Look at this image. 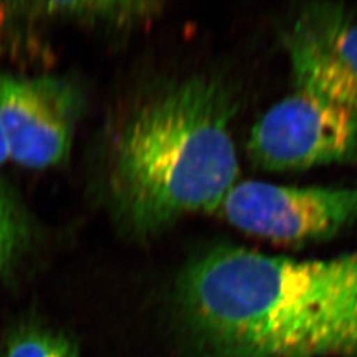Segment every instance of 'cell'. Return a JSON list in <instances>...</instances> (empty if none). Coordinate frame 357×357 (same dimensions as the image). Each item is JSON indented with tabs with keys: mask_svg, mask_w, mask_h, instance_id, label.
<instances>
[{
	"mask_svg": "<svg viewBox=\"0 0 357 357\" xmlns=\"http://www.w3.org/2000/svg\"><path fill=\"white\" fill-rule=\"evenodd\" d=\"M347 255L299 261L218 246L178 283L188 319L216 357H308V345Z\"/></svg>",
	"mask_w": 357,
	"mask_h": 357,
	"instance_id": "obj_2",
	"label": "cell"
},
{
	"mask_svg": "<svg viewBox=\"0 0 357 357\" xmlns=\"http://www.w3.org/2000/svg\"><path fill=\"white\" fill-rule=\"evenodd\" d=\"M0 357H78L65 337L43 330H26L13 337Z\"/></svg>",
	"mask_w": 357,
	"mask_h": 357,
	"instance_id": "obj_8",
	"label": "cell"
},
{
	"mask_svg": "<svg viewBox=\"0 0 357 357\" xmlns=\"http://www.w3.org/2000/svg\"><path fill=\"white\" fill-rule=\"evenodd\" d=\"M29 233L24 205L11 185L0 181V273L23 250Z\"/></svg>",
	"mask_w": 357,
	"mask_h": 357,
	"instance_id": "obj_7",
	"label": "cell"
},
{
	"mask_svg": "<svg viewBox=\"0 0 357 357\" xmlns=\"http://www.w3.org/2000/svg\"><path fill=\"white\" fill-rule=\"evenodd\" d=\"M237 107L234 88L215 75L142 100L110 155L109 197L125 229L150 237L188 213L220 209L240 171L230 130Z\"/></svg>",
	"mask_w": 357,
	"mask_h": 357,
	"instance_id": "obj_1",
	"label": "cell"
},
{
	"mask_svg": "<svg viewBox=\"0 0 357 357\" xmlns=\"http://www.w3.org/2000/svg\"><path fill=\"white\" fill-rule=\"evenodd\" d=\"M218 211L246 233L282 243H319L356 228L357 188L243 181Z\"/></svg>",
	"mask_w": 357,
	"mask_h": 357,
	"instance_id": "obj_3",
	"label": "cell"
},
{
	"mask_svg": "<svg viewBox=\"0 0 357 357\" xmlns=\"http://www.w3.org/2000/svg\"><path fill=\"white\" fill-rule=\"evenodd\" d=\"M7 159H10V153H8V149H7V144H6V139L3 137V132L0 130V166L3 163H6Z\"/></svg>",
	"mask_w": 357,
	"mask_h": 357,
	"instance_id": "obj_9",
	"label": "cell"
},
{
	"mask_svg": "<svg viewBox=\"0 0 357 357\" xmlns=\"http://www.w3.org/2000/svg\"><path fill=\"white\" fill-rule=\"evenodd\" d=\"M79 97L56 77L0 72V130L10 158L26 168H48L72 147Z\"/></svg>",
	"mask_w": 357,
	"mask_h": 357,
	"instance_id": "obj_5",
	"label": "cell"
},
{
	"mask_svg": "<svg viewBox=\"0 0 357 357\" xmlns=\"http://www.w3.org/2000/svg\"><path fill=\"white\" fill-rule=\"evenodd\" d=\"M248 149L270 171L342 163L357 156V116L296 91L255 123Z\"/></svg>",
	"mask_w": 357,
	"mask_h": 357,
	"instance_id": "obj_4",
	"label": "cell"
},
{
	"mask_svg": "<svg viewBox=\"0 0 357 357\" xmlns=\"http://www.w3.org/2000/svg\"><path fill=\"white\" fill-rule=\"evenodd\" d=\"M296 91L357 116V19L340 4L314 3L286 40Z\"/></svg>",
	"mask_w": 357,
	"mask_h": 357,
	"instance_id": "obj_6",
	"label": "cell"
}]
</instances>
